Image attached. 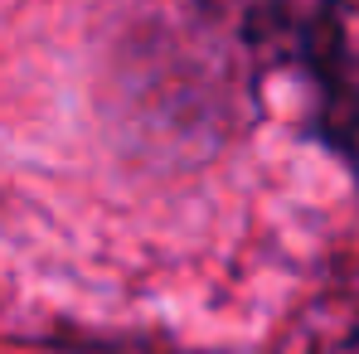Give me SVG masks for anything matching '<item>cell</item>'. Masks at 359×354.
Instances as JSON below:
<instances>
[{
	"label": "cell",
	"instance_id": "6da1fadb",
	"mask_svg": "<svg viewBox=\"0 0 359 354\" xmlns=\"http://www.w3.org/2000/svg\"><path fill=\"white\" fill-rule=\"evenodd\" d=\"M257 39L277 68L316 83L320 126L359 151V0H267Z\"/></svg>",
	"mask_w": 359,
	"mask_h": 354
},
{
	"label": "cell",
	"instance_id": "7a4b0ae2",
	"mask_svg": "<svg viewBox=\"0 0 359 354\" xmlns=\"http://www.w3.org/2000/svg\"><path fill=\"white\" fill-rule=\"evenodd\" d=\"M272 354H359V292L316 296L292 315Z\"/></svg>",
	"mask_w": 359,
	"mask_h": 354
}]
</instances>
